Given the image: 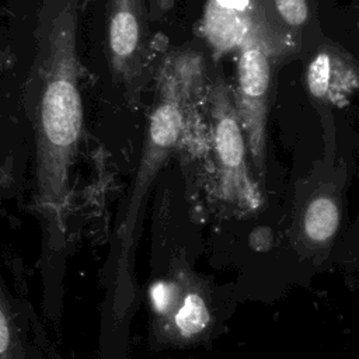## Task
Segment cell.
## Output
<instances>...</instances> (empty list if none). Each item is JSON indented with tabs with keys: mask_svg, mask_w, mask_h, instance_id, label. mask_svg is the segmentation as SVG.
Listing matches in <instances>:
<instances>
[{
	"mask_svg": "<svg viewBox=\"0 0 359 359\" xmlns=\"http://www.w3.org/2000/svg\"><path fill=\"white\" fill-rule=\"evenodd\" d=\"M77 28L79 0H43L25 91L35 130L36 205L55 251L65 247L69 175L83 132Z\"/></svg>",
	"mask_w": 359,
	"mask_h": 359,
	"instance_id": "obj_1",
	"label": "cell"
},
{
	"mask_svg": "<svg viewBox=\"0 0 359 359\" xmlns=\"http://www.w3.org/2000/svg\"><path fill=\"white\" fill-rule=\"evenodd\" d=\"M213 286L184 259L158 272L149 287L151 334L156 344L191 346L213 337L224 309Z\"/></svg>",
	"mask_w": 359,
	"mask_h": 359,
	"instance_id": "obj_2",
	"label": "cell"
},
{
	"mask_svg": "<svg viewBox=\"0 0 359 359\" xmlns=\"http://www.w3.org/2000/svg\"><path fill=\"white\" fill-rule=\"evenodd\" d=\"M275 59L259 31L250 24L238 43L233 102L245 137L248 158L259 178L266 172V135Z\"/></svg>",
	"mask_w": 359,
	"mask_h": 359,
	"instance_id": "obj_3",
	"label": "cell"
},
{
	"mask_svg": "<svg viewBox=\"0 0 359 359\" xmlns=\"http://www.w3.org/2000/svg\"><path fill=\"white\" fill-rule=\"evenodd\" d=\"M213 150L216 157L219 189L224 201L238 208L258 206L259 192L248 165V150L233 93L222 76H216L208 90Z\"/></svg>",
	"mask_w": 359,
	"mask_h": 359,
	"instance_id": "obj_4",
	"label": "cell"
},
{
	"mask_svg": "<svg viewBox=\"0 0 359 359\" xmlns=\"http://www.w3.org/2000/svg\"><path fill=\"white\" fill-rule=\"evenodd\" d=\"M107 57L114 81L137 107L151 80L147 0H107Z\"/></svg>",
	"mask_w": 359,
	"mask_h": 359,
	"instance_id": "obj_5",
	"label": "cell"
},
{
	"mask_svg": "<svg viewBox=\"0 0 359 359\" xmlns=\"http://www.w3.org/2000/svg\"><path fill=\"white\" fill-rule=\"evenodd\" d=\"M247 14L266 41L275 63L309 56L325 38L317 0H247Z\"/></svg>",
	"mask_w": 359,
	"mask_h": 359,
	"instance_id": "obj_6",
	"label": "cell"
},
{
	"mask_svg": "<svg viewBox=\"0 0 359 359\" xmlns=\"http://www.w3.org/2000/svg\"><path fill=\"white\" fill-rule=\"evenodd\" d=\"M303 74L306 91L324 119L345 105L359 86L358 62L342 45L324 38L309 55Z\"/></svg>",
	"mask_w": 359,
	"mask_h": 359,
	"instance_id": "obj_7",
	"label": "cell"
},
{
	"mask_svg": "<svg viewBox=\"0 0 359 359\" xmlns=\"http://www.w3.org/2000/svg\"><path fill=\"white\" fill-rule=\"evenodd\" d=\"M341 226V199L335 180L316 178L299 198L292 234L306 252H324Z\"/></svg>",
	"mask_w": 359,
	"mask_h": 359,
	"instance_id": "obj_8",
	"label": "cell"
},
{
	"mask_svg": "<svg viewBox=\"0 0 359 359\" xmlns=\"http://www.w3.org/2000/svg\"><path fill=\"white\" fill-rule=\"evenodd\" d=\"M0 359H24L18 327L0 287Z\"/></svg>",
	"mask_w": 359,
	"mask_h": 359,
	"instance_id": "obj_9",
	"label": "cell"
},
{
	"mask_svg": "<svg viewBox=\"0 0 359 359\" xmlns=\"http://www.w3.org/2000/svg\"><path fill=\"white\" fill-rule=\"evenodd\" d=\"M174 0H147V11L149 20L157 21L163 18V15L171 10Z\"/></svg>",
	"mask_w": 359,
	"mask_h": 359,
	"instance_id": "obj_10",
	"label": "cell"
}]
</instances>
